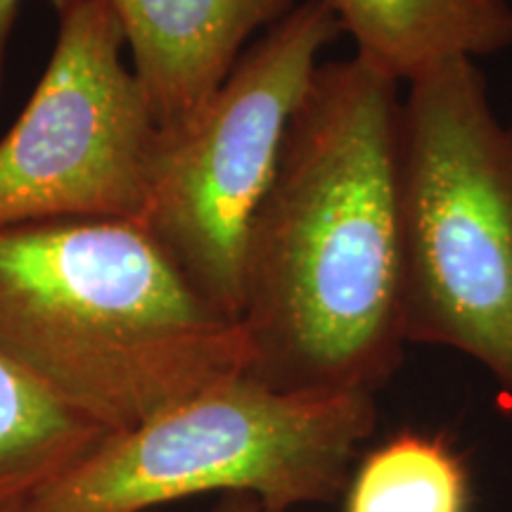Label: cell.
I'll use <instances>...</instances> for the list:
<instances>
[{
  "instance_id": "7a4b0ae2",
  "label": "cell",
  "mask_w": 512,
  "mask_h": 512,
  "mask_svg": "<svg viewBox=\"0 0 512 512\" xmlns=\"http://www.w3.org/2000/svg\"><path fill=\"white\" fill-rule=\"evenodd\" d=\"M0 354L107 432L252 363L245 328L128 221L0 228Z\"/></svg>"
},
{
  "instance_id": "8992f818",
  "label": "cell",
  "mask_w": 512,
  "mask_h": 512,
  "mask_svg": "<svg viewBox=\"0 0 512 512\" xmlns=\"http://www.w3.org/2000/svg\"><path fill=\"white\" fill-rule=\"evenodd\" d=\"M57 17L46 72L0 138V228L140 223L164 133L124 62V31L107 0H79Z\"/></svg>"
},
{
  "instance_id": "ba28073f",
  "label": "cell",
  "mask_w": 512,
  "mask_h": 512,
  "mask_svg": "<svg viewBox=\"0 0 512 512\" xmlns=\"http://www.w3.org/2000/svg\"><path fill=\"white\" fill-rule=\"evenodd\" d=\"M356 55L399 83L512 48V0H318Z\"/></svg>"
},
{
  "instance_id": "277c9868",
  "label": "cell",
  "mask_w": 512,
  "mask_h": 512,
  "mask_svg": "<svg viewBox=\"0 0 512 512\" xmlns=\"http://www.w3.org/2000/svg\"><path fill=\"white\" fill-rule=\"evenodd\" d=\"M375 427V396L285 392L245 370L107 434L8 512H162L204 494L304 510L342 494Z\"/></svg>"
},
{
  "instance_id": "52a82bcc",
  "label": "cell",
  "mask_w": 512,
  "mask_h": 512,
  "mask_svg": "<svg viewBox=\"0 0 512 512\" xmlns=\"http://www.w3.org/2000/svg\"><path fill=\"white\" fill-rule=\"evenodd\" d=\"M133 74L164 136L181 133L214 98L242 53L299 0H107Z\"/></svg>"
},
{
  "instance_id": "30bf717a",
  "label": "cell",
  "mask_w": 512,
  "mask_h": 512,
  "mask_svg": "<svg viewBox=\"0 0 512 512\" xmlns=\"http://www.w3.org/2000/svg\"><path fill=\"white\" fill-rule=\"evenodd\" d=\"M342 512H470V475L444 437L396 432L361 458Z\"/></svg>"
},
{
  "instance_id": "9c48e42d",
  "label": "cell",
  "mask_w": 512,
  "mask_h": 512,
  "mask_svg": "<svg viewBox=\"0 0 512 512\" xmlns=\"http://www.w3.org/2000/svg\"><path fill=\"white\" fill-rule=\"evenodd\" d=\"M107 434L112 432L0 354V512L62 475Z\"/></svg>"
},
{
  "instance_id": "6da1fadb",
  "label": "cell",
  "mask_w": 512,
  "mask_h": 512,
  "mask_svg": "<svg viewBox=\"0 0 512 512\" xmlns=\"http://www.w3.org/2000/svg\"><path fill=\"white\" fill-rule=\"evenodd\" d=\"M401 83L320 62L245 254L247 373L285 392L370 394L401 366Z\"/></svg>"
},
{
  "instance_id": "3957f363",
  "label": "cell",
  "mask_w": 512,
  "mask_h": 512,
  "mask_svg": "<svg viewBox=\"0 0 512 512\" xmlns=\"http://www.w3.org/2000/svg\"><path fill=\"white\" fill-rule=\"evenodd\" d=\"M396 190L406 342L475 358L512 394V124L477 62L406 83Z\"/></svg>"
},
{
  "instance_id": "5b68a950",
  "label": "cell",
  "mask_w": 512,
  "mask_h": 512,
  "mask_svg": "<svg viewBox=\"0 0 512 512\" xmlns=\"http://www.w3.org/2000/svg\"><path fill=\"white\" fill-rule=\"evenodd\" d=\"M339 34L325 5L299 0L242 53L204 110L181 133L164 136L138 226L214 309L238 323L252 221L320 55Z\"/></svg>"
},
{
  "instance_id": "7c38bea8",
  "label": "cell",
  "mask_w": 512,
  "mask_h": 512,
  "mask_svg": "<svg viewBox=\"0 0 512 512\" xmlns=\"http://www.w3.org/2000/svg\"><path fill=\"white\" fill-rule=\"evenodd\" d=\"M223 512H264L256 505V501H252L249 496H238V501L228 503V508ZM294 512H304V510H294Z\"/></svg>"
},
{
  "instance_id": "8fae6325",
  "label": "cell",
  "mask_w": 512,
  "mask_h": 512,
  "mask_svg": "<svg viewBox=\"0 0 512 512\" xmlns=\"http://www.w3.org/2000/svg\"><path fill=\"white\" fill-rule=\"evenodd\" d=\"M24 0H0V102H3V86H5V62H8V48L12 31H15L19 10H22ZM53 5L57 15L72 8L79 0H48Z\"/></svg>"
}]
</instances>
